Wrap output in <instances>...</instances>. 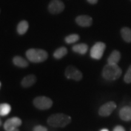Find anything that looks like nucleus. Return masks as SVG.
<instances>
[{"label": "nucleus", "mask_w": 131, "mask_h": 131, "mask_svg": "<svg viewBox=\"0 0 131 131\" xmlns=\"http://www.w3.org/2000/svg\"><path fill=\"white\" fill-rule=\"evenodd\" d=\"M34 105L40 110H47L50 109L53 104V101L50 98L45 96H40L34 100Z\"/></svg>", "instance_id": "nucleus-4"}, {"label": "nucleus", "mask_w": 131, "mask_h": 131, "mask_svg": "<svg viewBox=\"0 0 131 131\" xmlns=\"http://www.w3.org/2000/svg\"><path fill=\"white\" fill-rule=\"evenodd\" d=\"M29 28V23L25 20L21 21L17 26V32L19 35H24L26 34Z\"/></svg>", "instance_id": "nucleus-17"}, {"label": "nucleus", "mask_w": 131, "mask_h": 131, "mask_svg": "<svg viewBox=\"0 0 131 131\" xmlns=\"http://www.w3.org/2000/svg\"><path fill=\"white\" fill-rule=\"evenodd\" d=\"M80 39V36L77 34H71L66 37L65 41L68 44H72L78 41Z\"/></svg>", "instance_id": "nucleus-20"}, {"label": "nucleus", "mask_w": 131, "mask_h": 131, "mask_svg": "<svg viewBox=\"0 0 131 131\" xmlns=\"http://www.w3.org/2000/svg\"><path fill=\"white\" fill-rule=\"evenodd\" d=\"M117 105L114 101H109L104 104L100 107L98 113L101 117H108L115 109Z\"/></svg>", "instance_id": "nucleus-7"}, {"label": "nucleus", "mask_w": 131, "mask_h": 131, "mask_svg": "<svg viewBox=\"0 0 131 131\" xmlns=\"http://www.w3.org/2000/svg\"><path fill=\"white\" fill-rule=\"evenodd\" d=\"M100 131H109V130H108L107 129H101Z\"/></svg>", "instance_id": "nucleus-25"}, {"label": "nucleus", "mask_w": 131, "mask_h": 131, "mask_svg": "<svg viewBox=\"0 0 131 131\" xmlns=\"http://www.w3.org/2000/svg\"><path fill=\"white\" fill-rule=\"evenodd\" d=\"M120 58V52L118 51V50H114L111 53V55H109V57H108V64H117V63L119 62Z\"/></svg>", "instance_id": "nucleus-13"}, {"label": "nucleus", "mask_w": 131, "mask_h": 131, "mask_svg": "<svg viewBox=\"0 0 131 131\" xmlns=\"http://www.w3.org/2000/svg\"><path fill=\"white\" fill-rule=\"evenodd\" d=\"M87 1L91 4H95L98 2V0H87Z\"/></svg>", "instance_id": "nucleus-24"}, {"label": "nucleus", "mask_w": 131, "mask_h": 131, "mask_svg": "<svg viewBox=\"0 0 131 131\" xmlns=\"http://www.w3.org/2000/svg\"><path fill=\"white\" fill-rule=\"evenodd\" d=\"M113 131H126L122 126H117L114 128Z\"/></svg>", "instance_id": "nucleus-23"}, {"label": "nucleus", "mask_w": 131, "mask_h": 131, "mask_svg": "<svg viewBox=\"0 0 131 131\" xmlns=\"http://www.w3.org/2000/svg\"><path fill=\"white\" fill-rule=\"evenodd\" d=\"M68 53V49L65 47H61L57 49L53 53V57L55 59H61Z\"/></svg>", "instance_id": "nucleus-18"}, {"label": "nucleus", "mask_w": 131, "mask_h": 131, "mask_svg": "<svg viewBox=\"0 0 131 131\" xmlns=\"http://www.w3.org/2000/svg\"><path fill=\"white\" fill-rule=\"evenodd\" d=\"M120 118L123 121H131V106H124L120 109L119 112Z\"/></svg>", "instance_id": "nucleus-11"}, {"label": "nucleus", "mask_w": 131, "mask_h": 131, "mask_svg": "<svg viewBox=\"0 0 131 131\" xmlns=\"http://www.w3.org/2000/svg\"><path fill=\"white\" fill-rule=\"evenodd\" d=\"M33 131H48L47 129L44 126L37 125L35 126L33 129Z\"/></svg>", "instance_id": "nucleus-22"}, {"label": "nucleus", "mask_w": 131, "mask_h": 131, "mask_svg": "<svg viewBox=\"0 0 131 131\" xmlns=\"http://www.w3.org/2000/svg\"><path fill=\"white\" fill-rule=\"evenodd\" d=\"M1 125H2V122H1V119H0V126H1Z\"/></svg>", "instance_id": "nucleus-27"}, {"label": "nucleus", "mask_w": 131, "mask_h": 131, "mask_svg": "<svg viewBox=\"0 0 131 131\" xmlns=\"http://www.w3.org/2000/svg\"><path fill=\"white\" fill-rule=\"evenodd\" d=\"M11 111V106L7 103L0 104V116L7 115Z\"/></svg>", "instance_id": "nucleus-19"}, {"label": "nucleus", "mask_w": 131, "mask_h": 131, "mask_svg": "<svg viewBox=\"0 0 131 131\" xmlns=\"http://www.w3.org/2000/svg\"><path fill=\"white\" fill-rule=\"evenodd\" d=\"M106 49L105 44L102 42H98L93 46L91 49L90 55L95 60H100L103 57Z\"/></svg>", "instance_id": "nucleus-5"}, {"label": "nucleus", "mask_w": 131, "mask_h": 131, "mask_svg": "<svg viewBox=\"0 0 131 131\" xmlns=\"http://www.w3.org/2000/svg\"><path fill=\"white\" fill-rule=\"evenodd\" d=\"M13 63L15 66L19 68H26L28 66L29 63L23 57L20 56H16L13 58Z\"/></svg>", "instance_id": "nucleus-15"}, {"label": "nucleus", "mask_w": 131, "mask_h": 131, "mask_svg": "<svg viewBox=\"0 0 131 131\" xmlns=\"http://www.w3.org/2000/svg\"><path fill=\"white\" fill-rule=\"evenodd\" d=\"M10 131H19V130L18 128H16V129H14V130H10Z\"/></svg>", "instance_id": "nucleus-26"}, {"label": "nucleus", "mask_w": 131, "mask_h": 131, "mask_svg": "<svg viewBox=\"0 0 131 131\" xmlns=\"http://www.w3.org/2000/svg\"><path fill=\"white\" fill-rule=\"evenodd\" d=\"M121 35L123 39L127 42H131V29L129 27H123L121 30Z\"/></svg>", "instance_id": "nucleus-16"}, {"label": "nucleus", "mask_w": 131, "mask_h": 131, "mask_svg": "<svg viewBox=\"0 0 131 131\" xmlns=\"http://www.w3.org/2000/svg\"><path fill=\"white\" fill-rule=\"evenodd\" d=\"M122 70L117 64H107L104 67L102 72L103 77L106 80L113 81L121 77Z\"/></svg>", "instance_id": "nucleus-2"}, {"label": "nucleus", "mask_w": 131, "mask_h": 131, "mask_svg": "<svg viewBox=\"0 0 131 131\" xmlns=\"http://www.w3.org/2000/svg\"><path fill=\"white\" fill-rule=\"evenodd\" d=\"M49 12L52 14H58L64 9V4L61 0H52L48 6Z\"/></svg>", "instance_id": "nucleus-8"}, {"label": "nucleus", "mask_w": 131, "mask_h": 131, "mask_svg": "<svg viewBox=\"0 0 131 131\" xmlns=\"http://www.w3.org/2000/svg\"><path fill=\"white\" fill-rule=\"evenodd\" d=\"M0 88H1V83H0Z\"/></svg>", "instance_id": "nucleus-28"}, {"label": "nucleus", "mask_w": 131, "mask_h": 131, "mask_svg": "<svg viewBox=\"0 0 131 131\" xmlns=\"http://www.w3.org/2000/svg\"><path fill=\"white\" fill-rule=\"evenodd\" d=\"M65 76L68 79H72L75 81H80L83 78V74L77 68L73 66H69L65 70Z\"/></svg>", "instance_id": "nucleus-6"}, {"label": "nucleus", "mask_w": 131, "mask_h": 131, "mask_svg": "<svg viewBox=\"0 0 131 131\" xmlns=\"http://www.w3.org/2000/svg\"><path fill=\"white\" fill-rule=\"evenodd\" d=\"M70 116L64 114H55L51 115L47 119V123L54 127H64L71 122Z\"/></svg>", "instance_id": "nucleus-1"}, {"label": "nucleus", "mask_w": 131, "mask_h": 131, "mask_svg": "<svg viewBox=\"0 0 131 131\" xmlns=\"http://www.w3.org/2000/svg\"><path fill=\"white\" fill-rule=\"evenodd\" d=\"M124 81L126 83H131V65L129 67L124 77Z\"/></svg>", "instance_id": "nucleus-21"}, {"label": "nucleus", "mask_w": 131, "mask_h": 131, "mask_svg": "<svg viewBox=\"0 0 131 131\" xmlns=\"http://www.w3.org/2000/svg\"><path fill=\"white\" fill-rule=\"evenodd\" d=\"M76 22L81 27H89L92 24V18L88 15H80L77 17Z\"/></svg>", "instance_id": "nucleus-10"}, {"label": "nucleus", "mask_w": 131, "mask_h": 131, "mask_svg": "<svg viewBox=\"0 0 131 131\" xmlns=\"http://www.w3.org/2000/svg\"><path fill=\"white\" fill-rule=\"evenodd\" d=\"M72 50L73 52H76L81 55H84L86 53L88 50V45L84 43L78 44V45H75L72 47Z\"/></svg>", "instance_id": "nucleus-14"}, {"label": "nucleus", "mask_w": 131, "mask_h": 131, "mask_svg": "<svg viewBox=\"0 0 131 131\" xmlns=\"http://www.w3.org/2000/svg\"><path fill=\"white\" fill-rule=\"evenodd\" d=\"M37 81V77L34 75H29L21 81V84L23 88H27L32 86Z\"/></svg>", "instance_id": "nucleus-12"}, {"label": "nucleus", "mask_w": 131, "mask_h": 131, "mask_svg": "<svg viewBox=\"0 0 131 131\" xmlns=\"http://www.w3.org/2000/svg\"><path fill=\"white\" fill-rule=\"evenodd\" d=\"M26 57L30 62L41 63L47 60L48 53L45 50L40 49H30L26 52Z\"/></svg>", "instance_id": "nucleus-3"}, {"label": "nucleus", "mask_w": 131, "mask_h": 131, "mask_svg": "<svg viewBox=\"0 0 131 131\" xmlns=\"http://www.w3.org/2000/svg\"><path fill=\"white\" fill-rule=\"evenodd\" d=\"M22 124V121L18 117H12L8 119L4 124V128L6 131H10L18 128Z\"/></svg>", "instance_id": "nucleus-9"}]
</instances>
